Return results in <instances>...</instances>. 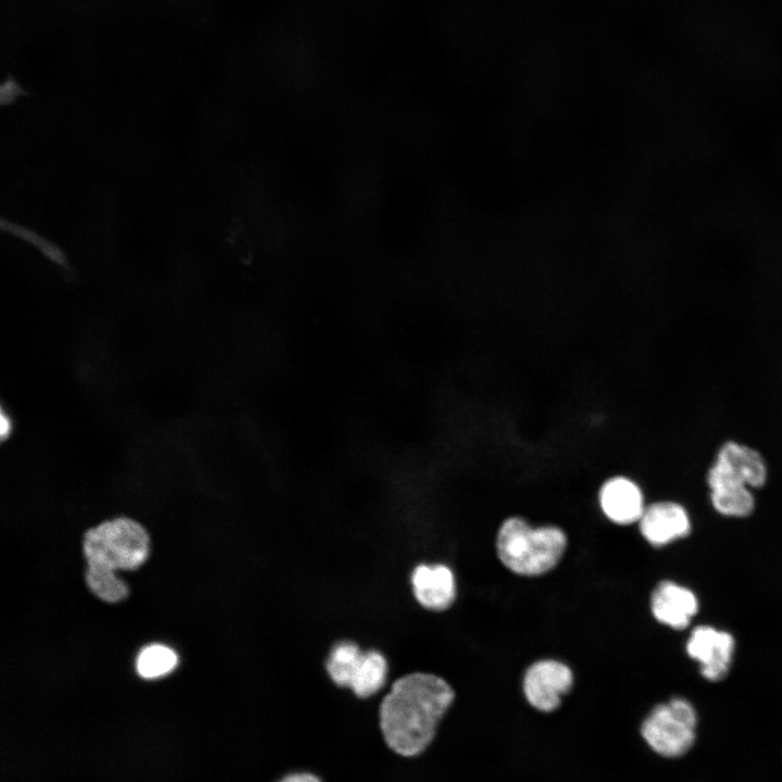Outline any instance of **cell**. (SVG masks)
I'll return each mask as SVG.
<instances>
[{
	"instance_id": "cell-11",
	"label": "cell",
	"mask_w": 782,
	"mask_h": 782,
	"mask_svg": "<svg viewBox=\"0 0 782 782\" xmlns=\"http://www.w3.org/2000/svg\"><path fill=\"white\" fill-rule=\"evenodd\" d=\"M411 581L416 600L427 609L445 610L455 601L454 573L445 565L421 564L413 570Z\"/></svg>"
},
{
	"instance_id": "cell-16",
	"label": "cell",
	"mask_w": 782,
	"mask_h": 782,
	"mask_svg": "<svg viewBox=\"0 0 782 782\" xmlns=\"http://www.w3.org/2000/svg\"><path fill=\"white\" fill-rule=\"evenodd\" d=\"M1 229L18 237L33 245H35L46 257L52 261L54 264L70 268L67 257L64 251L56 245L54 242L48 240L43 236L39 235L35 230L24 227L20 224L12 223L5 218L1 219Z\"/></svg>"
},
{
	"instance_id": "cell-9",
	"label": "cell",
	"mask_w": 782,
	"mask_h": 782,
	"mask_svg": "<svg viewBox=\"0 0 782 782\" xmlns=\"http://www.w3.org/2000/svg\"><path fill=\"white\" fill-rule=\"evenodd\" d=\"M638 524L642 537L655 547L685 538L691 531V520L685 508L670 501L646 506Z\"/></svg>"
},
{
	"instance_id": "cell-12",
	"label": "cell",
	"mask_w": 782,
	"mask_h": 782,
	"mask_svg": "<svg viewBox=\"0 0 782 782\" xmlns=\"http://www.w3.org/2000/svg\"><path fill=\"white\" fill-rule=\"evenodd\" d=\"M388 664L384 656L375 649L363 652L355 668L349 690L360 699L376 695L384 685Z\"/></svg>"
},
{
	"instance_id": "cell-10",
	"label": "cell",
	"mask_w": 782,
	"mask_h": 782,
	"mask_svg": "<svg viewBox=\"0 0 782 782\" xmlns=\"http://www.w3.org/2000/svg\"><path fill=\"white\" fill-rule=\"evenodd\" d=\"M698 610L696 595L677 582L660 581L651 595V611L661 625L676 630L686 628Z\"/></svg>"
},
{
	"instance_id": "cell-3",
	"label": "cell",
	"mask_w": 782,
	"mask_h": 782,
	"mask_svg": "<svg viewBox=\"0 0 782 782\" xmlns=\"http://www.w3.org/2000/svg\"><path fill=\"white\" fill-rule=\"evenodd\" d=\"M84 553L87 572L115 575V569L134 570L148 557L149 537L138 522L117 518L86 532Z\"/></svg>"
},
{
	"instance_id": "cell-2",
	"label": "cell",
	"mask_w": 782,
	"mask_h": 782,
	"mask_svg": "<svg viewBox=\"0 0 782 782\" xmlns=\"http://www.w3.org/2000/svg\"><path fill=\"white\" fill-rule=\"evenodd\" d=\"M496 553L512 572L538 577L551 571L567 547V535L557 526H530L518 516L506 518L496 534Z\"/></svg>"
},
{
	"instance_id": "cell-5",
	"label": "cell",
	"mask_w": 782,
	"mask_h": 782,
	"mask_svg": "<svg viewBox=\"0 0 782 782\" xmlns=\"http://www.w3.org/2000/svg\"><path fill=\"white\" fill-rule=\"evenodd\" d=\"M767 480L762 456L754 449L734 441L726 442L718 451L707 475L709 489L723 484L760 488Z\"/></svg>"
},
{
	"instance_id": "cell-18",
	"label": "cell",
	"mask_w": 782,
	"mask_h": 782,
	"mask_svg": "<svg viewBox=\"0 0 782 782\" xmlns=\"http://www.w3.org/2000/svg\"><path fill=\"white\" fill-rule=\"evenodd\" d=\"M24 93L25 91L13 79H7L1 87V104L8 105Z\"/></svg>"
},
{
	"instance_id": "cell-14",
	"label": "cell",
	"mask_w": 782,
	"mask_h": 782,
	"mask_svg": "<svg viewBox=\"0 0 782 782\" xmlns=\"http://www.w3.org/2000/svg\"><path fill=\"white\" fill-rule=\"evenodd\" d=\"M362 654L363 652L353 642H340L332 647L326 668L337 686L349 689Z\"/></svg>"
},
{
	"instance_id": "cell-6",
	"label": "cell",
	"mask_w": 782,
	"mask_h": 782,
	"mask_svg": "<svg viewBox=\"0 0 782 782\" xmlns=\"http://www.w3.org/2000/svg\"><path fill=\"white\" fill-rule=\"evenodd\" d=\"M573 672L556 659H541L531 664L522 679V692L534 709L552 712L562 704V697L572 688Z\"/></svg>"
},
{
	"instance_id": "cell-4",
	"label": "cell",
	"mask_w": 782,
	"mask_h": 782,
	"mask_svg": "<svg viewBox=\"0 0 782 782\" xmlns=\"http://www.w3.org/2000/svg\"><path fill=\"white\" fill-rule=\"evenodd\" d=\"M698 717L684 697L657 704L643 719L640 733L646 745L665 758L686 755L695 744Z\"/></svg>"
},
{
	"instance_id": "cell-8",
	"label": "cell",
	"mask_w": 782,
	"mask_h": 782,
	"mask_svg": "<svg viewBox=\"0 0 782 782\" xmlns=\"http://www.w3.org/2000/svg\"><path fill=\"white\" fill-rule=\"evenodd\" d=\"M598 504L607 519L621 526L639 522L646 507L640 485L621 475L609 477L602 483Z\"/></svg>"
},
{
	"instance_id": "cell-1",
	"label": "cell",
	"mask_w": 782,
	"mask_h": 782,
	"mask_svg": "<svg viewBox=\"0 0 782 782\" xmlns=\"http://www.w3.org/2000/svg\"><path fill=\"white\" fill-rule=\"evenodd\" d=\"M455 692L443 678L413 672L396 679L377 708L384 745L402 758H417L430 749Z\"/></svg>"
},
{
	"instance_id": "cell-7",
	"label": "cell",
	"mask_w": 782,
	"mask_h": 782,
	"mask_svg": "<svg viewBox=\"0 0 782 782\" xmlns=\"http://www.w3.org/2000/svg\"><path fill=\"white\" fill-rule=\"evenodd\" d=\"M734 647L731 633L710 626L694 628L686 641L688 655L699 664L701 674L712 682L727 677Z\"/></svg>"
},
{
	"instance_id": "cell-15",
	"label": "cell",
	"mask_w": 782,
	"mask_h": 782,
	"mask_svg": "<svg viewBox=\"0 0 782 782\" xmlns=\"http://www.w3.org/2000/svg\"><path fill=\"white\" fill-rule=\"evenodd\" d=\"M178 661L176 653L162 644H152L141 649L136 668L144 679H156L174 670Z\"/></svg>"
},
{
	"instance_id": "cell-17",
	"label": "cell",
	"mask_w": 782,
	"mask_h": 782,
	"mask_svg": "<svg viewBox=\"0 0 782 782\" xmlns=\"http://www.w3.org/2000/svg\"><path fill=\"white\" fill-rule=\"evenodd\" d=\"M275 782H325L316 772L311 770H293L282 774Z\"/></svg>"
},
{
	"instance_id": "cell-13",
	"label": "cell",
	"mask_w": 782,
	"mask_h": 782,
	"mask_svg": "<svg viewBox=\"0 0 782 782\" xmlns=\"http://www.w3.org/2000/svg\"><path fill=\"white\" fill-rule=\"evenodd\" d=\"M751 488L741 484H723L710 489L714 508L729 517H746L754 510L755 500Z\"/></svg>"
}]
</instances>
